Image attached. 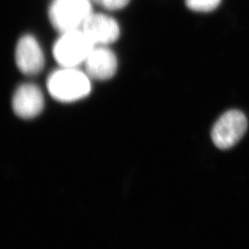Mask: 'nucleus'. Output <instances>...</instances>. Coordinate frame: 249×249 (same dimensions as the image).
I'll list each match as a JSON object with an SVG mask.
<instances>
[{
    "instance_id": "f257e3e1",
    "label": "nucleus",
    "mask_w": 249,
    "mask_h": 249,
    "mask_svg": "<svg viewBox=\"0 0 249 249\" xmlns=\"http://www.w3.org/2000/svg\"><path fill=\"white\" fill-rule=\"evenodd\" d=\"M50 95L61 103H72L87 97L91 90L89 77L77 68H63L47 80Z\"/></svg>"
},
{
    "instance_id": "9d476101",
    "label": "nucleus",
    "mask_w": 249,
    "mask_h": 249,
    "mask_svg": "<svg viewBox=\"0 0 249 249\" xmlns=\"http://www.w3.org/2000/svg\"><path fill=\"white\" fill-rule=\"evenodd\" d=\"M100 7L108 10H117L127 6L130 0H91Z\"/></svg>"
},
{
    "instance_id": "0eeeda50",
    "label": "nucleus",
    "mask_w": 249,
    "mask_h": 249,
    "mask_svg": "<svg viewBox=\"0 0 249 249\" xmlns=\"http://www.w3.org/2000/svg\"><path fill=\"white\" fill-rule=\"evenodd\" d=\"M89 79L107 80L114 77L117 70V58L107 45H94L84 61Z\"/></svg>"
},
{
    "instance_id": "1a4fd4ad",
    "label": "nucleus",
    "mask_w": 249,
    "mask_h": 249,
    "mask_svg": "<svg viewBox=\"0 0 249 249\" xmlns=\"http://www.w3.org/2000/svg\"><path fill=\"white\" fill-rule=\"evenodd\" d=\"M222 0H186L187 8L197 12H210L217 9Z\"/></svg>"
},
{
    "instance_id": "423d86ee",
    "label": "nucleus",
    "mask_w": 249,
    "mask_h": 249,
    "mask_svg": "<svg viewBox=\"0 0 249 249\" xmlns=\"http://www.w3.org/2000/svg\"><path fill=\"white\" fill-rule=\"evenodd\" d=\"M18 70L28 76L37 75L45 67V56L36 38L24 36L19 39L15 52Z\"/></svg>"
},
{
    "instance_id": "39448f33",
    "label": "nucleus",
    "mask_w": 249,
    "mask_h": 249,
    "mask_svg": "<svg viewBox=\"0 0 249 249\" xmlns=\"http://www.w3.org/2000/svg\"><path fill=\"white\" fill-rule=\"evenodd\" d=\"M81 30L93 45H108L120 36V28L116 19L107 14L91 13Z\"/></svg>"
},
{
    "instance_id": "7ed1b4c3",
    "label": "nucleus",
    "mask_w": 249,
    "mask_h": 249,
    "mask_svg": "<svg viewBox=\"0 0 249 249\" xmlns=\"http://www.w3.org/2000/svg\"><path fill=\"white\" fill-rule=\"evenodd\" d=\"M60 35L53 45V57L63 68H77L86 60L94 45L81 29Z\"/></svg>"
},
{
    "instance_id": "f03ea898",
    "label": "nucleus",
    "mask_w": 249,
    "mask_h": 249,
    "mask_svg": "<svg viewBox=\"0 0 249 249\" xmlns=\"http://www.w3.org/2000/svg\"><path fill=\"white\" fill-rule=\"evenodd\" d=\"M91 0H53L48 9V18L58 33L81 29L92 13Z\"/></svg>"
},
{
    "instance_id": "20e7f679",
    "label": "nucleus",
    "mask_w": 249,
    "mask_h": 249,
    "mask_svg": "<svg viewBox=\"0 0 249 249\" xmlns=\"http://www.w3.org/2000/svg\"><path fill=\"white\" fill-rule=\"evenodd\" d=\"M248 129V119L238 110H230L224 113L216 121L212 130L214 145L227 150L234 146L242 139Z\"/></svg>"
},
{
    "instance_id": "6e6552de",
    "label": "nucleus",
    "mask_w": 249,
    "mask_h": 249,
    "mask_svg": "<svg viewBox=\"0 0 249 249\" xmlns=\"http://www.w3.org/2000/svg\"><path fill=\"white\" fill-rule=\"evenodd\" d=\"M45 107L42 90L36 84H22L16 89L12 98V108L17 116L31 119L41 114Z\"/></svg>"
}]
</instances>
